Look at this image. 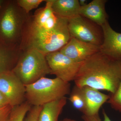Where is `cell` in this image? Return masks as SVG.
Wrapping results in <instances>:
<instances>
[{
    "label": "cell",
    "instance_id": "cell-1",
    "mask_svg": "<svg viewBox=\"0 0 121 121\" xmlns=\"http://www.w3.org/2000/svg\"><path fill=\"white\" fill-rule=\"evenodd\" d=\"M121 80V61L99 52L82 63L74 82L78 87L87 86L113 94Z\"/></svg>",
    "mask_w": 121,
    "mask_h": 121
},
{
    "label": "cell",
    "instance_id": "cell-2",
    "mask_svg": "<svg viewBox=\"0 0 121 121\" xmlns=\"http://www.w3.org/2000/svg\"><path fill=\"white\" fill-rule=\"evenodd\" d=\"M68 22L67 20L60 17L56 26L50 30L34 29L27 24L20 50L35 49L46 55L60 51L71 38Z\"/></svg>",
    "mask_w": 121,
    "mask_h": 121
},
{
    "label": "cell",
    "instance_id": "cell-3",
    "mask_svg": "<svg viewBox=\"0 0 121 121\" xmlns=\"http://www.w3.org/2000/svg\"><path fill=\"white\" fill-rule=\"evenodd\" d=\"M16 0H5L0 9V43L19 50L25 27L30 18Z\"/></svg>",
    "mask_w": 121,
    "mask_h": 121
},
{
    "label": "cell",
    "instance_id": "cell-4",
    "mask_svg": "<svg viewBox=\"0 0 121 121\" xmlns=\"http://www.w3.org/2000/svg\"><path fill=\"white\" fill-rule=\"evenodd\" d=\"M25 86L26 101L33 106H42L64 97L71 92L70 83L57 78L43 77Z\"/></svg>",
    "mask_w": 121,
    "mask_h": 121
},
{
    "label": "cell",
    "instance_id": "cell-5",
    "mask_svg": "<svg viewBox=\"0 0 121 121\" xmlns=\"http://www.w3.org/2000/svg\"><path fill=\"white\" fill-rule=\"evenodd\" d=\"M12 71L25 86L51 74L46 55L33 49L22 51Z\"/></svg>",
    "mask_w": 121,
    "mask_h": 121
},
{
    "label": "cell",
    "instance_id": "cell-6",
    "mask_svg": "<svg viewBox=\"0 0 121 121\" xmlns=\"http://www.w3.org/2000/svg\"><path fill=\"white\" fill-rule=\"evenodd\" d=\"M68 21L71 37L99 47L101 45L103 40L101 26L80 15Z\"/></svg>",
    "mask_w": 121,
    "mask_h": 121
},
{
    "label": "cell",
    "instance_id": "cell-7",
    "mask_svg": "<svg viewBox=\"0 0 121 121\" xmlns=\"http://www.w3.org/2000/svg\"><path fill=\"white\" fill-rule=\"evenodd\" d=\"M46 58L51 74L66 82L74 81L82 63L75 62L60 51L47 54Z\"/></svg>",
    "mask_w": 121,
    "mask_h": 121
},
{
    "label": "cell",
    "instance_id": "cell-8",
    "mask_svg": "<svg viewBox=\"0 0 121 121\" xmlns=\"http://www.w3.org/2000/svg\"><path fill=\"white\" fill-rule=\"evenodd\" d=\"M0 92L6 97L12 107L25 102V85L12 71L0 74Z\"/></svg>",
    "mask_w": 121,
    "mask_h": 121
},
{
    "label": "cell",
    "instance_id": "cell-9",
    "mask_svg": "<svg viewBox=\"0 0 121 121\" xmlns=\"http://www.w3.org/2000/svg\"><path fill=\"white\" fill-rule=\"evenodd\" d=\"M75 62L82 63L99 52V47L71 37L60 51Z\"/></svg>",
    "mask_w": 121,
    "mask_h": 121
},
{
    "label": "cell",
    "instance_id": "cell-10",
    "mask_svg": "<svg viewBox=\"0 0 121 121\" xmlns=\"http://www.w3.org/2000/svg\"><path fill=\"white\" fill-rule=\"evenodd\" d=\"M101 27L103 40L99 47V52L111 58L121 61V33L114 30L108 21Z\"/></svg>",
    "mask_w": 121,
    "mask_h": 121
},
{
    "label": "cell",
    "instance_id": "cell-11",
    "mask_svg": "<svg viewBox=\"0 0 121 121\" xmlns=\"http://www.w3.org/2000/svg\"><path fill=\"white\" fill-rule=\"evenodd\" d=\"M80 88L86 102V111L83 115L90 117L99 115V109L108 101L110 95L105 94L99 90L87 86Z\"/></svg>",
    "mask_w": 121,
    "mask_h": 121
},
{
    "label": "cell",
    "instance_id": "cell-12",
    "mask_svg": "<svg viewBox=\"0 0 121 121\" xmlns=\"http://www.w3.org/2000/svg\"><path fill=\"white\" fill-rule=\"evenodd\" d=\"M107 0H93L89 4L80 6L79 15L102 26L108 21L105 5Z\"/></svg>",
    "mask_w": 121,
    "mask_h": 121
},
{
    "label": "cell",
    "instance_id": "cell-13",
    "mask_svg": "<svg viewBox=\"0 0 121 121\" xmlns=\"http://www.w3.org/2000/svg\"><path fill=\"white\" fill-rule=\"evenodd\" d=\"M54 13L58 17L67 20L78 16L80 5L78 0H51Z\"/></svg>",
    "mask_w": 121,
    "mask_h": 121
},
{
    "label": "cell",
    "instance_id": "cell-14",
    "mask_svg": "<svg viewBox=\"0 0 121 121\" xmlns=\"http://www.w3.org/2000/svg\"><path fill=\"white\" fill-rule=\"evenodd\" d=\"M64 97L42 106L38 121H58L59 117L67 103Z\"/></svg>",
    "mask_w": 121,
    "mask_h": 121
},
{
    "label": "cell",
    "instance_id": "cell-15",
    "mask_svg": "<svg viewBox=\"0 0 121 121\" xmlns=\"http://www.w3.org/2000/svg\"><path fill=\"white\" fill-rule=\"evenodd\" d=\"M21 52L8 47L0 43V74L12 71Z\"/></svg>",
    "mask_w": 121,
    "mask_h": 121
},
{
    "label": "cell",
    "instance_id": "cell-16",
    "mask_svg": "<svg viewBox=\"0 0 121 121\" xmlns=\"http://www.w3.org/2000/svg\"><path fill=\"white\" fill-rule=\"evenodd\" d=\"M70 94L69 99L73 107L84 114L86 111V102L81 88L75 85Z\"/></svg>",
    "mask_w": 121,
    "mask_h": 121
},
{
    "label": "cell",
    "instance_id": "cell-17",
    "mask_svg": "<svg viewBox=\"0 0 121 121\" xmlns=\"http://www.w3.org/2000/svg\"><path fill=\"white\" fill-rule=\"evenodd\" d=\"M26 101L22 104L13 107L7 121H24L25 117L31 107Z\"/></svg>",
    "mask_w": 121,
    "mask_h": 121
},
{
    "label": "cell",
    "instance_id": "cell-18",
    "mask_svg": "<svg viewBox=\"0 0 121 121\" xmlns=\"http://www.w3.org/2000/svg\"><path fill=\"white\" fill-rule=\"evenodd\" d=\"M107 101L112 108L121 112V80L117 89L113 94H111Z\"/></svg>",
    "mask_w": 121,
    "mask_h": 121
},
{
    "label": "cell",
    "instance_id": "cell-19",
    "mask_svg": "<svg viewBox=\"0 0 121 121\" xmlns=\"http://www.w3.org/2000/svg\"><path fill=\"white\" fill-rule=\"evenodd\" d=\"M17 5L27 14H29L30 11L37 8L43 0H17Z\"/></svg>",
    "mask_w": 121,
    "mask_h": 121
},
{
    "label": "cell",
    "instance_id": "cell-20",
    "mask_svg": "<svg viewBox=\"0 0 121 121\" xmlns=\"http://www.w3.org/2000/svg\"><path fill=\"white\" fill-rule=\"evenodd\" d=\"M42 107V106H33L27 113L25 121H38Z\"/></svg>",
    "mask_w": 121,
    "mask_h": 121
},
{
    "label": "cell",
    "instance_id": "cell-21",
    "mask_svg": "<svg viewBox=\"0 0 121 121\" xmlns=\"http://www.w3.org/2000/svg\"><path fill=\"white\" fill-rule=\"evenodd\" d=\"M13 107L9 105L0 109V121H7Z\"/></svg>",
    "mask_w": 121,
    "mask_h": 121
},
{
    "label": "cell",
    "instance_id": "cell-22",
    "mask_svg": "<svg viewBox=\"0 0 121 121\" xmlns=\"http://www.w3.org/2000/svg\"><path fill=\"white\" fill-rule=\"evenodd\" d=\"M103 113L104 116V121H112L106 113L105 110H103ZM82 117L84 121H101L99 115H95V116H91V117L86 116L83 115Z\"/></svg>",
    "mask_w": 121,
    "mask_h": 121
},
{
    "label": "cell",
    "instance_id": "cell-23",
    "mask_svg": "<svg viewBox=\"0 0 121 121\" xmlns=\"http://www.w3.org/2000/svg\"><path fill=\"white\" fill-rule=\"evenodd\" d=\"M9 105H10L8 100L2 93L0 92V109Z\"/></svg>",
    "mask_w": 121,
    "mask_h": 121
},
{
    "label": "cell",
    "instance_id": "cell-24",
    "mask_svg": "<svg viewBox=\"0 0 121 121\" xmlns=\"http://www.w3.org/2000/svg\"><path fill=\"white\" fill-rule=\"evenodd\" d=\"M79 1V4L81 7L85 6L87 4H86V0H80Z\"/></svg>",
    "mask_w": 121,
    "mask_h": 121
},
{
    "label": "cell",
    "instance_id": "cell-25",
    "mask_svg": "<svg viewBox=\"0 0 121 121\" xmlns=\"http://www.w3.org/2000/svg\"><path fill=\"white\" fill-rule=\"evenodd\" d=\"M60 121H76L75 120H73V119H69V118H65L63 120Z\"/></svg>",
    "mask_w": 121,
    "mask_h": 121
},
{
    "label": "cell",
    "instance_id": "cell-26",
    "mask_svg": "<svg viewBox=\"0 0 121 121\" xmlns=\"http://www.w3.org/2000/svg\"><path fill=\"white\" fill-rule=\"evenodd\" d=\"M4 0H0V9L1 8V7H2V5L4 3Z\"/></svg>",
    "mask_w": 121,
    "mask_h": 121
}]
</instances>
